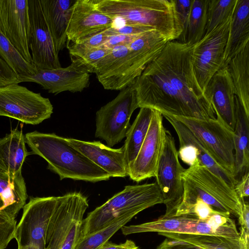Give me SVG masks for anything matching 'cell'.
Instances as JSON below:
<instances>
[{"instance_id":"1","label":"cell","mask_w":249,"mask_h":249,"mask_svg":"<svg viewBox=\"0 0 249 249\" xmlns=\"http://www.w3.org/2000/svg\"><path fill=\"white\" fill-rule=\"evenodd\" d=\"M193 46L177 40L168 41L147 65L134 82L139 107L174 117L216 119L195 75Z\"/></svg>"},{"instance_id":"2","label":"cell","mask_w":249,"mask_h":249,"mask_svg":"<svg viewBox=\"0 0 249 249\" xmlns=\"http://www.w3.org/2000/svg\"><path fill=\"white\" fill-rule=\"evenodd\" d=\"M25 138L33 153L44 159L48 163V168L57 174L60 180L70 178L96 182L111 178L71 146L66 138L36 131L26 133Z\"/></svg>"},{"instance_id":"3","label":"cell","mask_w":249,"mask_h":249,"mask_svg":"<svg viewBox=\"0 0 249 249\" xmlns=\"http://www.w3.org/2000/svg\"><path fill=\"white\" fill-rule=\"evenodd\" d=\"M183 194L175 215L187 214L199 198L215 210L229 213L238 218L242 211L243 201L223 179L200 162L185 169L181 175Z\"/></svg>"},{"instance_id":"4","label":"cell","mask_w":249,"mask_h":249,"mask_svg":"<svg viewBox=\"0 0 249 249\" xmlns=\"http://www.w3.org/2000/svg\"><path fill=\"white\" fill-rule=\"evenodd\" d=\"M103 14L123 24L152 27L169 41L181 35L176 17L172 0H93Z\"/></svg>"},{"instance_id":"5","label":"cell","mask_w":249,"mask_h":249,"mask_svg":"<svg viewBox=\"0 0 249 249\" xmlns=\"http://www.w3.org/2000/svg\"><path fill=\"white\" fill-rule=\"evenodd\" d=\"M161 203L162 196L156 182L126 186L89 213L83 220L79 239L107 227L119 217L130 214L136 215Z\"/></svg>"},{"instance_id":"6","label":"cell","mask_w":249,"mask_h":249,"mask_svg":"<svg viewBox=\"0 0 249 249\" xmlns=\"http://www.w3.org/2000/svg\"><path fill=\"white\" fill-rule=\"evenodd\" d=\"M88 207L87 198L79 192L59 196L47 227L46 249H74Z\"/></svg>"},{"instance_id":"7","label":"cell","mask_w":249,"mask_h":249,"mask_svg":"<svg viewBox=\"0 0 249 249\" xmlns=\"http://www.w3.org/2000/svg\"><path fill=\"white\" fill-rule=\"evenodd\" d=\"M137 108L134 83L121 90L114 99L96 112L95 136L104 140L110 147L119 143L126 137L131 116Z\"/></svg>"},{"instance_id":"8","label":"cell","mask_w":249,"mask_h":249,"mask_svg":"<svg viewBox=\"0 0 249 249\" xmlns=\"http://www.w3.org/2000/svg\"><path fill=\"white\" fill-rule=\"evenodd\" d=\"M174 117L189 129L220 166L235 177L233 132L216 119Z\"/></svg>"},{"instance_id":"9","label":"cell","mask_w":249,"mask_h":249,"mask_svg":"<svg viewBox=\"0 0 249 249\" xmlns=\"http://www.w3.org/2000/svg\"><path fill=\"white\" fill-rule=\"evenodd\" d=\"M53 106L48 98L18 84L0 87V116L38 124L50 118Z\"/></svg>"},{"instance_id":"10","label":"cell","mask_w":249,"mask_h":249,"mask_svg":"<svg viewBox=\"0 0 249 249\" xmlns=\"http://www.w3.org/2000/svg\"><path fill=\"white\" fill-rule=\"evenodd\" d=\"M233 13L220 25L206 33L193 46L194 71L197 82L204 93L212 77L222 68Z\"/></svg>"},{"instance_id":"11","label":"cell","mask_w":249,"mask_h":249,"mask_svg":"<svg viewBox=\"0 0 249 249\" xmlns=\"http://www.w3.org/2000/svg\"><path fill=\"white\" fill-rule=\"evenodd\" d=\"M59 196L31 197L17 225L18 249H46L47 227Z\"/></svg>"},{"instance_id":"12","label":"cell","mask_w":249,"mask_h":249,"mask_svg":"<svg viewBox=\"0 0 249 249\" xmlns=\"http://www.w3.org/2000/svg\"><path fill=\"white\" fill-rule=\"evenodd\" d=\"M184 170L179 161L174 137L166 130L155 177L166 207L164 217L174 216L182 201L183 187L181 175Z\"/></svg>"},{"instance_id":"13","label":"cell","mask_w":249,"mask_h":249,"mask_svg":"<svg viewBox=\"0 0 249 249\" xmlns=\"http://www.w3.org/2000/svg\"><path fill=\"white\" fill-rule=\"evenodd\" d=\"M29 47L33 64L37 69L61 67L40 0H27Z\"/></svg>"},{"instance_id":"14","label":"cell","mask_w":249,"mask_h":249,"mask_svg":"<svg viewBox=\"0 0 249 249\" xmlns=\"http://www.w3.org/2000/svg\"><path fill=\"white\" fill-rule=\"evenodd\" d=\"M162 114L154 109L145 139L133 162L128 167V176L137 182L155 177L166 129Z\"/></svg>"},{"instance_id":"15","label":"cell","mask_w":249,"mask_h":249,"mask_svg":"<svg viewBox=\"0 0 249 249\" xmlns=\"http://www.w3.org/2000/svg\"><path fill=\"white\" fill-rule=\"evenodd\" d=\"M115 20L97 9L93 0H75L69 10L67 40L75 43L114 26Z\"/></svg>"},{"instance_id":"16","label":"cell","mask_w":249,"mask_h":249,"mask_svg":"<svg viewBox=\"0 0 249 249\" xmlns=\"http://www.w3.org/2000/svg\"><path fill=\"white\" fill-rule=\"evenodd\" d=\"M27 0H0V32L28 62L33 64L29 47Z\"/></svg>"},{"instance_id":"17","label":"cell","mask_w":249,"mask_h":249,"mask_svg":"<svg viewBox=\"0 0 249 249\" xmlns=\"http://www.w3.org/2000/svg\"><path fill=\"white\" fill-rule=\"evenodd\" d=\"M89 72L71 62L66 68L37 69L35 74L19 77V81L36 83L49 93L57 94L66 91H82L89 86Z\"/></svg>"},{"instance_id":"18","label":"cell","mask_w":249,"mask_h":249,"mask_svg":"<svg viewBox=\"0 0 249 249\" xmlns=\"http://www.w3.org/2000/svg\"><path fill=\"white\" fill-rule=\"evenodd\" d=\"M204 94L214 109L216 119L233 132L236 124L235 91L227 67L214 74Z\"/></svg>"},{"instance_id":"19","label":"cell","mask_w":249,"mask_h":249,"mask_svg":"<svg viewBox=\"0 0 249 249\" xmlns=\"http://www.w3.org/2000/svg\"><path fill=\"white\" fill-rule=\"evenodd\" d=\"M69 144L111 177L128 176L124 146L113 149L99 141L87 142L66 138Z\"/></svg>"},{"instance_id":"20","label":"cell","mask_w":249,"mask_h":249,"mask_svg":"<svg viewBox=\"0 0 249 249\" xmlns=\"http://www.w3.org/2000/svg\"><path fill=\"white\" fill-rule=\"evenodd\" d=\"M127 46L112 49L95 65L94 72L106 89L122 90L133 84L127 60Z\"/></svg>"},{"instance_id":"21","label":"cell","mask_w":249,"mask_h":249,"mask_svg":"<svg viewBox=\"0 0 249 249\" xmlns=\"http://www.w3.org/2000/svg\"><path fill=\"white\" fill-rule=\"evenodd\" d=\"M249 43V0H237L224 51L222 68Z\"/></svg>"},{"instance_id":"22","label":"cell","mask_w":249,"mask_h":249,"mask_svg":"<svg viewBox=\"0 0 249 249\" xmlns=\"http://www.w3.org/2000/svg\"><path fill=\"white\" fill-rule=\"evenodd\" d=\"M199 219L192 214L172 217L162 215L157 219L138 225L124 226V235L146 232H169L197 234Z\"/></svg>"},{"instance_id":"23","label":"cell","mask_w":249,"mask_h":249,"mask_svg":"<svg viewBox=\"0 0 249 249\" xmlns=\"http://www.w3.org/2000/svg\"><path fill=\"white\" fill-rule=\"evenodd\" d=\"M27 197L21 172L12 174L0 171V213L16 219Z\"/></svg>"},{"instance_id":"24","label":"cell","mask_w":249,"mask_h":249,"mask_svg":"<svg viewBox=\"0 0 249 249\" xmlns=\"http://www.w3.org/2000/svg\"><path fill=\"white\" fill-rule=\"evenodd\" d=\"M75 0H40L42 10L58 53L66 46L69 10Z\"/></svg>"},{"instance_id":"25","label":"cell","mask_w":249,"mask_h":249,"mask_svg":"<svg viewBox=\"0 0 249 249\" xmlns=\"http://www.w3.org/2000/svg\"><path fill=\"white\" fill-rule=\"evenodd\" d=\"M25 143V135L17 128L0 138V171L12 174L21 172L28 155Z\"/></svg>"},{"instance_id":"26","label":"cell","mask_w":249,"mask_h":249,"mask_svg":"<svg viewBox=\"0 0 249 249\" xmlns=\"http://www.w3.org/2000/svg\"><path fill=\"white\" fill-rule=\"evenodd\" d=\"M162 115L169 122L176 132L179 146L190 144L196 147L198 149V159L200 163L206 166L234 189L238 180L232 174L220 166L214 161L189 129L174 117L166 114Z\"/></svg>"},{"instance_id":"27","label":"cell","mask_w":249,"mask_h":249,"mask_svg":"<svg viewBox=\"0 0 249 249\" xmlns=\"http://www.w3.org/2000/svg\"><path fill=\"white\" fill-rule=\"evenodd\" d=\"M236 124L233 131L235 175L238 181L249 167V116L235 96Z\"/></svg>"},{"instance_id":"28","label":"cell","mask_w":249,"mask_h":249,"mask_svg":"<svg viewBox=\"0 0 249 249\" xmlns=\"http://www.w3.org/2000/svg\"><path fill=\"white\" fill-rule=\"evenodd\" d=\"M227 67L235 95L249 116V43L230 60Z\"/></svg>"},{"instance_id":"29","label":"cell","mask_w":249,"mask_h":249,"mask_svg":"<svg viewBox=\"0 0 249 249\" xmlns=\"http://www.w3.org/2000/svg\"><path fill=\"white\" fill-rule=\"evenodd\" d=\"M153 112V108L141 107L135 120L130 126L124 145L128 167L135 160L145 139Z\"/></svg>"},{"instance_id":"30","label":"cell","mask_w":249,"mask_h":249,"mask_svg":"<svg viewBox=\"0 0 249 249\" xmlns=\"http://www.w3.org/2000/svg\"><path fill=\"white\" fill-rule=\"evenodd\" d=\"M166 238L189 243L203 249H247L240 239L218 236L158 232Z\"/></svg>"},{"instance_id":"31","label":"cell","mask_w":249,"mask_h":249,"mask_svg":"<svg viewBox=\"0 0 249 249\" xmlns=\"http://www.w3.org/2000/svg\"><path fill=\"white\" fill-rule=\"evenodd\" d=\"M209 0H192L183 43L194 45L206 32Z\"/></svg>"},{"instance_id":"32","label":"cell","mask_w":249,"mask_h":249,"mask_svg":"<svg viewBox=\"0 0 249 249\" xmlns=\"http://www.w3.org/2000/svg\"><path fill=\"white\" fill-rule=\"evenodd\" d=\"M0 57L19 77L34 75L37 72L36 67L25 60L1 32Z\"/></svg>"},{"instance_id":"33","label":"cell","mask_w":249,"mask_h":249,"mask_svg":"<svg viewBox=\"0 0 249 249\" xmlns=\"http://www.w3.org/2000/svg\"><path fill=\"white\" fill-rule=\"evenodd\" d=\"M68 49L71 62L89 73H94L96 63L111 50L89 48L80 43H71Z\"/></svg>"},{"instance_id":"34","label":"cell","mask_w":249,"mask_h":249,"mask_svg":"<svg viewBox=\"0 0 249 249\" xmlns=\"http://www.w3.org/2000/svg\"><path fill=\"white\" fill-rule=\"evenodd\" d=\"M135 216L130 214L117 218L107 227L79 239L74 249H100L121 228Z\"/></svg>"},{"instance_id":"35","label":"cell","mask_w":249,"mask_h":249,"mask_svg":"<svg viewBox=\"0 0 249 249\" xmlns=\"http://www.w3.org/2000/svg\"><path fill=\"white\" fill-rule=\"evenodd\" d=\"M237 0H209L206 33L222 23L233 12Z\"/></svg>"},{"instance_id":"36","label":"cell","mask_w":249,"mask_h":249,"mask_svg":"<svg viewBox=\"0 0 249 249\" xmlns=\"http://www.w3.org/2000/svg\"><path fill=\"white\" fill-rule=\"evenodd\" d=\"M17 220L5 213H0V249H5L15 239Z\"/></svg>"},{"instance_id":"37","label":"cell","mask_w":249,"mask_h":249,"mask_svg":"<svg viewBox=\"0 0 249 249\" xmlns=\"http://www.w3.org/2000/svg\"><path fill=\"white\" fill-rule=\"evenodd\" d=\"M176 17L182 32L177 40L183 43V38L191 9L192 0H172Z\"/></svg>"},{"instance_id":"38","label":"cell","mask_w":249,"mask_h":249,"mask_svg":"<svg viewBox=\"0 0 249 249\" xmlns=\"http://www.w3.org/2000/svg\"><path fill=\"white\" fill-rule=\"evenodd\" d=\"M154 30L155 29L146 26L123 24V25L120 26H113L105 31L104 33L108 36L116 35L134 36L140 35Z\"/></svg>"},{"instance_id":"39","label":"cell","mask_w":249,"mask_h":249,"mask_svg":"<svg viewBox=\"0 0 249 249\" xmlns=\"http://www.w3.org/2000/svg\"><path fill=\"white\" fill-rule=\"evenodd\" d=\"M219 212H222L215 210L209 205L197 198L189 210L187 214L195 215L200 220H206Z\"/></svg>"},{"instance_id":"40","label":"cell","mask_w":249,"mask_h":249,"mask_svg":"<svg viewBox=\"0 0 249 249\" xmlns=\"http://www.w3.org/2000/svg\"><path fill=\"white\" fill-rule=\"evenodd\" d=\"M242 211L240 216L238 218L240 225V239L245 245L249 247V206L244 200L243 201Z\"/></svg>"},{"instance_id":"41","label":"cell","mask_w":249,"mask_h":249,"mask_svg":"<svg viewBox=\"0 0 249 249\" xmlns=\"http://www.w3.org/2000/svg\"><path fill=\"white\" fill-rule=\"evenodd\" d=\"M178 155L181 160L190 166L200 162L198 159V149L193 145L186 144L180 146Z\"/></svg>"},{"instance_id":"42","label":"cell","mask_w":249,"mask_h":249,"mask_svg":"<svg viewBox=\"0 0 249 249\" xmlns=\"http://www.w3.org/2000/svg\"><path fill=\"white\" fill-rule=\"evenodd\" d=\"M19 83V76L0 57V87Z\"/></svg>"},{"instance_id":"43","label":"cell","mask_w":249,"mask_h":249,"mask_svg":"<svg viewBox=\"0 0 249 249\" xmlns=\"http://www.w3.org/2000/svg\"><path fill=\"white\" fill-rule=\"evenodd\" d=\"M139 35H140L134 36L116 35L111 36L100 48L105 49H112L119 46H127Z\"/></svg>"},{"instance_id":"44","label":"cell","mask_w":249,"mask_h":249,"mask_svg":"<svg viewBox=\"0 0 249 249\" xmlns=\"http://www.w3.org/2000/svg\"><path fill=\"white\" fill-rule=\"evenodd\" d=\"M156 249H203L195 245L176 239L166 238Z\"/></svg>"},{"instance_id":"45","label":"cell","mask_w":249,"mask_h":249,"mask_svg":"<svg viewBox=\"0 0 249 249\" xmlns=\"http://www.w3.org/2000/svg\"><path fill=\"white\" fill-rule=\"evenodd\" d=\"M239 197L243 200L249 196V172L247 171L241 177L234 188Z\"/></svg>"},{"instance_id":"46","label":"cell","mask_w":249,"mask_h":249,"mask_svg":"<svg viewBox=\"0 0 249 249\" xmlns=\"http://www.w3.org/2000/svg\"><path fill=\"white\" fill-rule=\"evenodd\" d=\"M109 36L104 32L75 43H80L89 48H100L108 40Z\"/></svg>"},{"instance_id":"47","label":"cell","mask_w":249,"mask_h":249,"mask_svg":"<svg viewBox=\"0 0 249 249\" xmlns=\"http://www.w3.org/2000/svg\"><path fill=\"white\" fill-rule=\"evenodd\" d=\"M137 246L130 240H127L123 243L116 244L108 242L104 244L100 249H134Z\"/></svg>"},{"instance_id":"48","label":"cell","mask_w":249,"mask_h":249,"mask_svg":"<svg viewBox=\"0 0 249 249\" xmlns=\"http://www.w3.org/2000/svg\"><path fill=\"white\" fill-rule=\"evenodd\" d=\"M134 249H140L138 247H137L136 248H135Z\"/></svg>"}]
</instances>
